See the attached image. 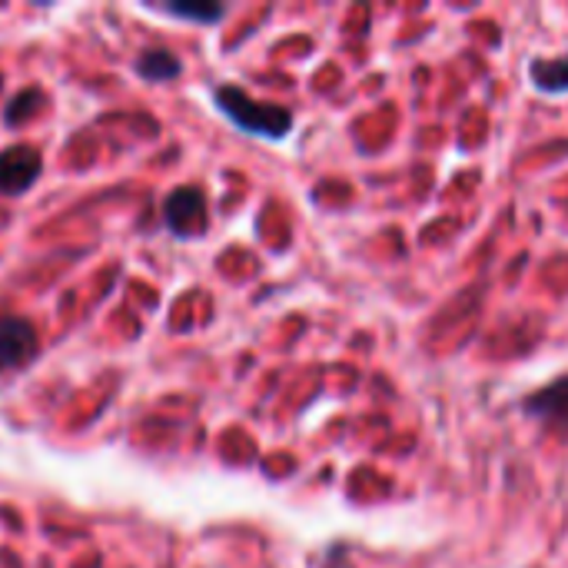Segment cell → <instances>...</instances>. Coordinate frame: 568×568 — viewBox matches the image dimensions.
<instances>
[{
  "label": "cell",
  "mask_w": 568,
  "mask_h": 568,
  "mask_svg": "<svg viewBox=\"0 0 568 568\" xmlns=\"http://www.w3.org/2000/svg\"><path fill=\"white\" fill-rule=\"evenodd\" d=\"M216 106H220L236 126H243V130H250V133H260V136L280 140V136L293 126L290 110L273 106V103H260V100L246 97V93L236 90V87H220V90H216Z\"/></svg>",
  "instance_id": "1"
},
{
  "label": "cell",
  "mask_w": 568,
  "mask_h": 568,
  "mask_svg": "<svg viewBox=\"0 0 568 568\" xmlns=\"http://www.w3.org/2000/svg\"><path fill=\"white\" fill-rule=\"evenodd\" d=\"M40 153L27 143H17V146H7L0 153V193L7 196H17L23 193L37 176H40Z\"/></svg>",
  "instance_id": "2"
},
{
  "label": "cell",
  "mask_w": 568,
  "mask_h": 568,
  "mask_svg": "<svg viewBox=\"0 0 568 568\" xmlns=\"http://www.w3.org/2000/svg\"><path fill=\"white\" fill-rule=\"evenodd\" d=\"M166 223L180 236H196L206 230V200L196 186H183L166 200Z\"/></svg>",
  "instance_id": "3"
},
{
  "label": "cell",
  "mask_w": 568,
  "mask_h": 568,
  "mask_svg": "<svg viewBox=\"0 0 568 568\" xmlns=\"http://www.w3.org/2000/svg\"><path fill=\"white\" fill-rule=\"evenodd\" d=\"M37 353V333L27 320H0V369H13Z\"/></svg>",
  "instance_id": "4"
},
{
  "label": "cell",
  "mask_w": 568,
  "mask_h": 568,
  "mask_svg": "<svg viewBox=\"0 0 568 568\" xmlns=\"http://www.w3.org/2000/svg\"><path fill=\"white\" fill-rule=\"evenodd\" d=\"M523 409H526L529 416L549 423V426H568V379H559V383H552V386L532 393V396L523 403Z\"/></svg>",
  "instance_id": "5"
},
{
  "label": "cell",
  "mask_w": 568,
  "mask_h": 568,
  "mask_svg": "<svg viewBox=\"0 0 568 568\" xmlns=\"http://www.w3.org/2000/svg\"><path fill=\"white\" fill-rule=\"evenodd\" d=\"M532 83L546 93H566L568 90V53L556 60H532L529 67Z\"/></svg>",
  "instance_id": "6"
},
{
  "label": "cell",
  "mask_w": 568,
  "mask_h": 568,
  "mask_svg": "<svg viewBox=\"0 0 568 568\" xmlns=\"http://www.w3.org/2000/svg\"><path fill=\"white\" fill-rule=\"evenodd\" d=\"M136 70L146 77V80H170L180 73V60L166 50H146L140 60H136Z\"/></svg>",
  "instance_id": "7"
},
{
  "label": "cell",
  "mask_w": 568,
  "mask_h": 568,
  "mask_svg": "<svg viewBox=\"0 0 568 568\" xmlns=\"http://www.w3.org/2000/svg\"><path fill=\"white\" fill-rule=\"evenodd\" d=\"M160 10L166 13H176V17H190V20H200V23H213L223 17V7L220 3H186V0H166L160 3Z\"/></svg>",
  "instance_id": "8"
}]
</instances>
